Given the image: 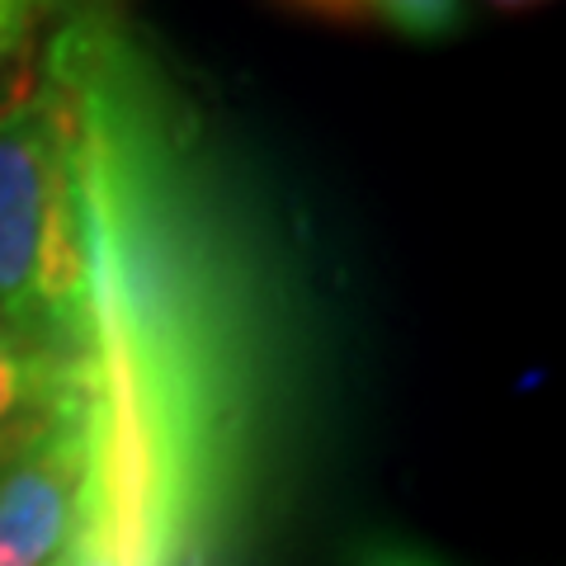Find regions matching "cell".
<instances>
[{"label": "cell", "mask_w": 566, "mask_h": 566, "mask_svg": "<svg viewBox=\"0 0 566 566\" xmlns=\"http://www.w3.org/2000/svg\"><path fill=\"white\" fill-rule=\"evenodd\" d=\"M85 472V434L71 397L0 458V566H48L62 547Z\"/></svg>", "instance_id": "obj_3"}, {"label": "cell", "mask_w": 566, "mask_h": 566, "mask_svg": "<svg viewBox=\"0 0 566 566\" xmlns=\"http://www.w3.org/2000/svg\"><path fill=\"white\" fill-rule=\"evenodd\" d=\"M33 6H39V0H0V39H6L10 48L24 39V29L33 20Z\"/></svg>", "instance_id": "obj_7"}, {"label": "cell", "mask_w": 566, "mask_h": 566, "mask_svg": "<svg viewBox=\"0 0 566 566\" xmlns=\"http://www.w3.org/2000/svg\"><path fill=\"white\" fill-rule=\"evenodd\" d=\"M10 52H14V48H10L6 39H0V66H6V57H10Z\"/></svg>", "instance_id": "obj_8"}, {"label": "cell", "mask_w": 566, "mask_h": 566, "mask_svg": "<svg viewBox=\"0 0 566 566\" xmlns=\"http://www.w3.org/2000/svg\"><path fill=\"white\" fill-rule=\"evenodd\" d=\"M0 331L48 368L76 349V237L57 91L43 71L0 104Z\"/></svg>", "instance_id": "obj_2"}, {"label": "cell", "mask_w": 566, "mask_h": 566, "mask_svg": "<svg viewBox=\"0 0 566 566\" xmlns=\"http://www.w3.org/2000/svg\"><path fill=\"white\" fill-rule=\"evenodd\" d=\"M354 566H439V562L416 553V547L382 543V547H368V553H359V562H354Z\"/></svg>", "instance_id": "obj_6"}, {"label": "cell", "mask_w": 566, "mask_h": 566, "mask_svg": "<svg viewBox=\"0 0 566 566\" xmlns=\"http://www.w3.org/2000/svg\"><path fill=\"white\" fill-rule=\"evenodd\" d=\"M374 10H382L401 33H416V39H434L458 20L453 0H368Z\"/></svg>", "instance_id": "obj_5"}, {"label": "cell", "mask_w": 566, "mask_h": 566, "mask_svg": "<svg viewBox=\"0 0 566 566\" xmlns=\"http://www.w3.org/2000/svg\"><path fill=\"white\" fill-rule=\"evenodd\" d=\"M495 6H534V0H495Z\"/></svg>", "instance_id": "obj_9"}, {"label": "cell", "mask_w": 566, "mask_h": 566, "mask_svg": "<svg viewBox=\"0 0 566 566\" xmlns=\"http://www.w3.org/2000/svg\"><path fill=\"white\" fill-rule=\"evenodd\" d=\"M43 81L66 133L85 434L62 547L232 566L303 420V293L274 185L109 14L71 20Z\"/></svg>", "instance_id": "obj_1"}, {"label": "cell", "mask_w": 566, "mask_h": 566, "mask_svg": "<svg viewBox=\"0 0 566 566\" xmlns=\"http://www.w3.org/2000/svg\"><path fill=\"white\" fill-rule=\"evenodd\" d=\"M66 397H71V374L39 364L0 331V458L20 449Z\"/></svg>", "instance_id": "obj_4"}]
</instances>
